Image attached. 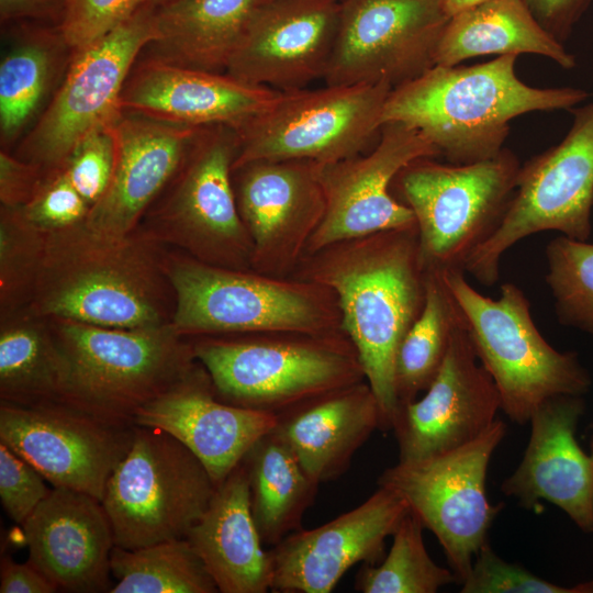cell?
Masks as SVG:
<instances>
[{
    "instance_id": "cell-40",
    "label": "cell",
    "mask_w": 593,
    "mask_h": 593,
    "mask_svg": "<svg viewBox=\"0 0 593 593\" xmlns=\"http://www.w3.org/2000/svg\"><path fill=\"white\" fill-rule=\"evenodd\" d=\"M115 122L83 137L60 168L90 209L103 197L114 174L118 154Z\"/></svg>"
},
{
    "instance_id": "cell-38",
    "label": "cell",
    "mask_w": 593,
    "mask_h": 593,
    "mask_svg": "<svg viewBox=\"0 0 593 593\" xmlns=\"http://www.w3.org/2000/svg\"><path fill=\"white\" fill-rule=\"evenodd\" d=\"M46 234L18 208L0 209V313L25 309L44 254Z\"/></svg>"
},
{
    "instance_id": "cell-44",
    "label": "cell",
    "mask_w": 593,
    "mask_h": 593,
    "mask_svg": "<svg viewBox=\"0 0 593 593\" xmlns=\"http://www.w3.org/2000/svg\"><path fill=\"white\" fill-rule=\"evenodd\" d=\"M48 172L22 160L9 150L0 152L1 206L18 208L26 204L36 193Z\"/></svg>"
},
{
    "instance_id": "cell-19",
    "label": "cell",
    "mask_w": 593,
    "mask_h": 593,
    "mask_svg": "<svg viewBox=\"0 0 593 593\" xmlns=\"http://www.w3.org/2000/svg\"><path fill=\"white\" fill-rule=\"evenodd\" d=\"M419 399L401 404L392 423L399 461L428 458L483 434L501 410L499 391L479 361L463 315L452 328L445 359Z\"/></svg>"
},
{
    "instance_id": "cell-22",
    "label": "cell",
    "mask_w": 593,
    "mask_h": 593,
    "mask_svg": "<svg viewBox=\"0 0 593 593\" xmlns=\"http://www.w3.org/2000/svg\"><path fill=\"white\" fill-rule=\"evenodd\" d=\"M278 416L221 401L198 361L180 381L135 414L134 425L163 429L189 448L219 485Z\"/></svg>"
},
{
    "instance_id": "cell-36",
    "label": "cell",
    "mask_w": 593,
    "mask_h": 593,
    "mask_svg": "<svg viewBox=\"0 0 593 593\" xmlns=\"http://www.w3.org/2000/svg\"><path fill=\"white\" fill-rule=\"evenodd\" d=\"M424 526L411 511L395 532L387 557L378 566L363 563L355 589L362 593H435L457 581L452 571L438 566L428 555Z\"/></svg>"
},
{
    "instance_id": "cell-29",
    "label": "cell",
    "mask_w": 593,
    "mask_h": 593,
    "mask_svg": "<svg viewBox=\"0 0 593 593\" xmlns=\"http://www.w3.org/2000/svg\"><path fill=\"white\" fill-rule=\"evenodd\" d=\"M262 0H174L155 7V36L145 57L211 72H226Z\"/></svg>"
},
{
    "instance_id": "cell-28",
    "label": "cell",
    "mask_w": 593,
    "mask_h": 593,
    "mask_svg": "<svg viewBox=\"0 0 593 593\" xmlns=\"http://www.w3.org/2000/svg\"><path fill=\"white\" fill-rule=\"evenodd\" d=\"M376 429H381V412L365 381L279 415L276 426L318 484L340 477Z\"/></svg>"
},
{
    "instance_id": "cell-43",
    "label": "cell",
    "mask_w": 593,
    "mask_h": 593,
    "mask_svg": "<svg viewBox=\"0 0 593 593\" xmlns=\"http://www.w3.org/2000/svg\"><path fill=\"white\" fill-rule=\"evenodd\" d=\"M44 480L33 466L0 443V497L13 522L22 526L48 495Z\"/></svg>"
},
{
    "instance_id": "cell-1",
    "label": "cell",
    "mask_w": 593,
    "mask_h": 593,
    "mask_svg": "<svg viewBox=\"0 0 593 593\" xmlns=\"http://www.w3.org/2000/svg\"><path fill=\"white\" fill-rule=\"evenodd\" d=\"M294 277L333 290L342 328L353 343L381 412V430L399 409L395 363L401 342L425 302L426 272L417 228L392 230L334 243L305 255Z\"/></svg>"
},
{
    "instance_id": "cell-3",
    "label": "cell",
    "mask_w": 593,
    "mask_h": 593,
    "mask_svg": "<svg viewBox=\"0 0 593 593\" xmlns=\"http://www.w3.org/2000/svg\"><path fill=\"white\" fill-rule=\"evenodd\" d=\"M517 55L473 66L435 65L391 90L382 124L403 123L421 132L455 165L495 157L510 121L533 111L570 110L589 97L577 88H534L515 74Z\"/></svg>"
},
{
    "instance_id": "cell-25",
    "label": "cell",
    "mask_w": 593,
    "mask_h": 593,
    "mask_svg": "<svg viewBox=\"0 0 593 593\" xmlns=\"http://www.w3.org/2000/svg\"><path fill=\"white\" fill-rule=\"evenodd\" d=\"M280 93L243 82L226 72L144 57L135 63L128 75L120 109L167 123L237 128L266 110Z\"/></svg>"
},
{
    "instance_id": "cell-24",
    "label": "cell",
    "mask_w": 593,
    "mask_h": 593,
    "mask_svg": "<svg viewBox=\"0 0 593 593\" xmlns=\"http://www.w3.org/2000/svg\"><path fill=\"white\" fill-rule=\"evenodd\" d=\"M584 411L580 395H560L530 416V436L523 459L506 478L502 492L525 508L539 500L555 504L585 533L593 532V455L575 439Z\"/></svg>"
},
{
    "instance_id": "cell-6",
    "label": "cell",
    "mask_w": 593,
    "mask_h": 593,
    "mask_svg": "<svg viewBox=\"0 0 593 593\" xmlns=\"http://www.w3.org/2000/svg\"><path fill=\"white\" fill-rule=\"evenodd\" d=\"M192 344L221 401L277 416L365 381L344 332L201 336Z\"/></svg>"
},
{
    "instance_id": "cell-42",
    "label": "cell",
    "mask_w": 593,
    "mask_h": 593,
    "mask_svg": "<svg viewBox=\"0 0 593 593\" xmlns=\"http://www.w3.org/2000/svg\"><path fill=\"white\" fill-rule=\"evenodd\" d=\"M23 216L44 232H55L86 221L90 206L63 169L49 171L34 197L18 206Z\"/></svg>"
},
{
    "instance_id": "cell-30",
    "label": "cell",
    "mask_w": 593,
    "mask_h": 593,
    "mask_svg": "<svg viewBox=\"0 0 593 593\" xmlns=\"http://www.w3.org/2000/svg\"><path fill=\"white\" fill-rule=\"evenodd\" d=\"M521 53L546 56L566 69L575 66L574 56L544 29L523 0H486L450 16L435 65L456 66L481 55Z\"/></svg>"
},
{
    "instance_id": "cell-23",
    "label": "cell",
    "mask_w": 593,
    "mask_h": 593,
    "mask_svg": "<svg viewBox=\"0 0 593 593\" xmlns=\"http://www.w3.org/2000/svg\"><path fill=\"white\" fill-rule=\"evenodd\" d=\"M29 561L58 590L105 592L110 588L114 535L102 502L53 486L22 525Z\"/></svg>"
},
{
    "instance_id": "cell-47",
    "label": "cell",
    "mask_w": 593,
    "mask_h": 593,
    "mask_svg": "<svg viewBox=\"0 0 593 593\" xmlns=\"http://www.w3.org/2000/svg\"><path fill=\"white\" fill-rule=\"evenodd\" d=\"M64 0H0V20L49 21L57 25L63 16Z\"/></svg>"
},
{
    "instance_id": "cell-26",
    "label": "cell",
    "mask_w": 593,
    "mask_h": 593,
    "mask_svg": "<svg viewBox=\"0 0 593 593\" xmlns=\"http://www.w3.org/2000/svg\"><path fill=\"white\" fill-rule=\"evenodd\" d=\"M200 128L122 112L115 122L114 174L86 225L109 237L133 233L177 174Z\"/></svg>"
},
{
    "instance_id": "cell-39",
    "label": "cell",
    "mask_w": 593,
    "mask_h": 593,
    "mask_svg": "<svg viewBox=\"0 0 593 593\" xmlns=\"http://www.w3.org/2000/svg\"><path fill=\"white\" fill-rule=\"evenodd\" d=\"M462 593H593V580L562 586L499 557L484 542L462 582Z\"/></svg>"
},
{
    "instance_id": "cell-9",
    "label": "cell",
    "mask_w": 593,
    "mask_h": 593,
    "mask_svg": "<svg viewBox=\"0 0 593 593\" xmlns=\"http://www.w3.org/2000/svg\"><path fill=\"white\" fill-rule=\"evenodd\" d=\"M238 148L233 126L201 127L177 174L136 230L204 264L251 269L253 243L233 184Z\"/></svg>"
},
{
    "instance_id": "cell-15",
    "label": "cell",
    "mask_w": 593,
    "mask_h": 593,
    "mask_svg": "<svg viewBox=\"0 0 593 593\" xmlns=\"http://www.w3.org/2000/svg\"><path fill=\"white\" fill-rule=\"evenodd\" d=\"M450 16L443 0H342L327 86L395 88L435 66Z\"/></svg>"
},
{
    "instance_id": "cell-34",
    "label": "cell",
    "mask_w": 593,
    "mask_h": 593,
    "mask_svg": "<svg viewBox=\"0 0 593 593\" xmlns=\"http://www.w3.org/2000/svg\"><path fill=\"white\" fill-rule=\"evenodd\" d=\"M461 311L440 272L426 273L425 302L398 350L395 387L401 404L412 402L436 377Z\"/></svg>"
},
{
    "instance_id": "cell-45",
    "label": "cell",
    "mask_w": 593,
    "mask_h": 593,
    "mask_svg": "<svg viewBox=\"0 0 593 593\" xmlns=\"http://www.w3.org/2000/svg\"><path fill=\"white\" fill-rule=\"evenodd\" d=\"M536 20L560 43L592 0H523Z\"/></svg>"
},
{
    "instance_id": "cell-13",
    "label": "cell",
    "mask_w": 593,
    "mask_h": 593,
    "mask_svg": "<svg viewBox=\"0 0 593 593\" xmlns=\"http://www.w3.org/2000/svg\"><path fill=\"white\" fill-rule=\"evenodd\" d=\"M155 36V7L142 3L107 35L74 53L46 109L21 139L15 156L49 172L74 147L121 115L120 98L137 58Z\"/></svg>"
},
{
    "instance_id": "cell-12",
    "label": "cell",
    "mask_w": 593,
    "mask_h": 593,
    "mask_svg": "<svg viewBox=\"0 0 593 593\" xmlns=\"http://www.w3.org/2000/svg\"><path fill=\"white\" fill-rule=\"evenodd\" d=\"M570 110L574 120L566 137L521 166L514 195L501 224L467 260L463 272L481 284H494L502 255L532 234L557 231L578 240L590 237L593 103Z\"/></svg>"
},
{
    "instance_id": "cell-4",
    "label": "cell",
    "mask_w": 593,
    "mask_h": 593,
    "mask_svg": "<svg viewBox=\"0 0 593 593\" xmlns=\"http://www.w3.org/2000/svg\"><path fill=\"white\" fill-rule=\"evenodd\" d=\"M48 321L57 355L56 401L109 425L134 426L138 409L198 363L192 340L172 323L115 328Z\"/></svg>"
},
{
    "instance_id": "cell-17",
    "label": "cell",
    "mask_w": 593,
    "mask_h": 593,
    "mask_svg": "<svg viewBox=\"0 0 593 593\" xmlns=\"http://www.w3.org/2000/svg\"><path fill=\"white\" fill-rule=\"evenodd\" d=\"M134 426L109 425L57 401L32 406L0 402V443L53 486L100 501L130 450Z\"/></svg>"
},
{
    "instance_id": "cell-37",
    "label": "cell",
    "mask_w": 593,
    "mask_h": 593,
    "mask_svg": "<svg viewBox=\"0 0 593 593\" xmlns=\"http://www.w3.org/2000/svg\"><path fill=\"white\" fill-rule=\"evenodd\" d=\"M546 258L559 321L593 334V244L561 235L549 242Z\"/></svg>"
},
{
    "instance_id": "cell-33",
    "label": "cell",
    "mask_w": 593,
    "mask_h": 593,
    "mask_svg": "<svg viewBox=\"0 0 593 593\" xmlns=\"http://www.w3.org/2000/svg\"><path fill=\"white\" fill-rule=\"evenodd\" d=\"M57 373L48 318L25 309L1 315L0 402L23 406L54 402Z\"/></svg>"
},
{
    "instance_id": "cell-11",
    "label": "cell",
    "mask_w": 593,
    "mask_h": 593,
    "mask_svg": "<svg viewBox=\"0 0 593 593\" xmlns=\"http://www.w3.org/2000/svg\"><path fill=\"white\" fill-rule=\"evenodd\" d=\"M393 88L385 82L281 92L266 110L235 128L233 168L254 160L335 163L374 144Z\"/></svg>"
},
{
    "instance_id": "cell-31",
    "label": "cell",
    "mask_w": 593,
    "mask_h": 593,
    "mask_svg": "<svg viewBox=\"0 0 593 593\" xmlns=\"http://www.w3.org/2000/svg\"><path fill=\"white\" fill-rule=\"evenodd\" d=\"M249 481L250 510L262 544L275 546L302 528L318 483L276 428L260 437L242 460Z\"/></svg>"
},
{
    "instance_id": "cell-10",
    "label": "cell",
    "mask_w": 593,
    "mask_h": 593,
    "mask_svg": "<svg viewBox=\"0 0 593 593\" xmlns=\"http://www.w3.org/2000/svg\"><path fill=\"white\" fill-rule=\"evenodd\" d=\"M216 488L182 443L163 429L134 425L130 450L101 500L115 546L132 550L186 538Z\"/></svg>"
},
{
    "instance_id": "cell-21",
    "label": "cell",
    "mask_w": 593,
    "mask_h": 593,
    "mask_svg": "<svg viewBox=\"0 0 593 593\" xmlns=\"http://www.w3.org/2000/svg\"><path fill=\"white\" fill-rule=\"evenodd\" d=\"M342 0H266L255 10L226 74L280 92L324 78Z\"/></svg>"
},
{
    "instance_id": "cell-5",
    "label": "cell",
    "mask_w": 593,
    "mask_h": 593,
    "mask_svg": "<svg viewBox=\"0 0 593 593\" xmlns=\"http://www.w3.org/2000/svg\"><path fill=\"white\" fill-rule=\"evenodd\" d=\"M176 298L172 325L183 336L344 332L335 293L301 279L232 269L168 250Z\"/></svg>"
},
{
    "instance_id": "cell-41",
    "label": "cell",
    "mask_w": 593,
    "mask_h": 593,
    "mask_svg": "<svg viewBox=\"0 0 593 593\" xmlns=\"http://www.w3.org/2000/svg\"><path fill=\"white\" fill-rule=\"evenodd\" d=\"M144 0H64L58 29L74 52L97 42L126 19Z\"/></svg>"
},
{
    "instance_id": "cell-32",
    "label": "cell",
    "mask_w": 593,
    "mask_h": 593,
    "mask_svg": "<svg viewBox=\"0 0 593 593\" xmlns=\"http://www.w3.org/2000/svg\"><path fill=\"white\" fill-rule=\"evenodd\" d=\"M72 55L58 25L21 29L0 63L1 149L21 137Z\"/></svg>"
},
{
    "instance_id": "cell-50",
    "label": "cell",
    "mask_w": 593,
    "mask_h": 593,
    "mask_svg": "<svg viewBox=\"0 0 593 593\" xmlns=\"http://www.w3.org/2000/svg\"><path fill=\"white\" fill-rule=\"evenodd\" d=\"M262 1H266V0H262Z\"/></svg>"
},
{
    "instance_id": "cell-46",
    "label": "cell",
    "mask_w": 593,
    "mask_h": 593,
    "mask_svg": "<svg viewBox=\"0 0 593 593\" xmlns=\"http://www.w3.org/2000/svg\"><path fill=\"white\" fill-rule=\"evenodd\" d=\"M57 586L31 561L18 563L2 556L0 563L1 593H54Z\"/></svg>"
},
{
    "instance_id": "cell-18",
    "label": "cell",
    "mask_w": 593,
    "mask_h": 593,
    "mask_svg": "<svg viewBox=\"0 0 593 593\" xmlns=\"http://www.w3.org/2000/svg\"><path fill=\"white\" fill-rule=\"evenodd\" d=\"M320 168L292 159L233 168L237 208L253 243V270L286 277L299 266L325 213Z\"/></svg>"
},
{
    "instance_id": "cell-8",
    "label": "cell",
    "mask_w": 593,
    "mask_h": 593,
    "mask_svg": "<svg viewBox=\"0 0 593 593\" xmlns=\"http://www.w3.org/2000/svg\"><path fill=\"white\" fill-rule=\"evenodd\" d=\"M519 168L517 157L503 148L493 158L466 165L421 157L398 172L391 192L414 213L426 273L463 271L472 253L501 224Z\"/></svg>"
},
{
    "instance_id": "cell-20",
    "label": "cell",
    "mask_w": 593,
    "mask_h": 593,
    "mask_svg": "<svg viewBox=\"0 0 593 593\" xmlns=\"http://www.w3.org/2000/svg\"><path fill=\"white\" fill-rule=\"evenodd\" d=\"M410 512L406 502L384 486L357 507L312 529H299L269 550L270 591L329 593L356 563L379 562L385 539Z\"/></svg>"
},
{
    "instance_id": "cell-7",
    "label": "cell",
    "mask_w": 593,
    "mask_h": 593,
    "mask_svg": "<svg viewBox=\"0 0 593 593\" xmlns=\"http://www.w3.org/2000/svg\"><path fill=\"white\" fill-rule=\"evenodd\" d=\"M466 322L475 355L499 391L501 410L515 423L529 422L549 399L582 395L590 376L573 353H560L536 327L530 304L513 283L500 298L478 292L460 270L440 272Z\"/></svg>"
},
{
    "instance_id": "cell-35",
    "label": "cell",
    "mask_w": 593,
    "mask_h": 593,
    "mask_svg": "<svg viewBox=\"0 0 593 593\" xmlns=\"http://www.w3.org/2000/svg\"><path fill=\"white\" fill-rule=\"evenodd\" d=\"M111 593H215V582L187 538L124 549L114 546Z\"/></svg>"
},
{
    "instance_id": "cell-27",
    "label": "cell",
    "mask_w": 593,
    "mask_h": 593,
    "mask_svg": "<svg viewBox=\"0 0 593 593\" xmlns=\"http://www.w3.org/2000/svg\"><path fill=\"white\" fill-rule=\"evenodd\" d=\"M188 541L222 593L270 591L271 564L250 510L249 481L240 462L221 482Z\"/></svg>"
},
{
    "instance_id": "cell-14",
    "label": "cell",
    "mask_w": 593,
    "mask_h": 593,
    "mask_svg": "<svg viewBox=\"0 0 593 593\" xmlns=\"http://www.w3.org/2000/svg\"><path fill=\"white\" fill-rule=\"evenodd\" d=\"M505 432V424L495 419L473 440L428 458L399 461L378 479L379 486L399 494L436 536L460 583L502 510L489 502L485 478Z\"/></svg>"
},
{
    "instance_id": "cell-48",
    "label": "cell",
    "mask_w": 593,
    "mask_h": 593,
    "mask_svg": "<svg viewBox=\"0 0 593 593\" xmlns=\"http://www.w3.org/2000/svg\"><path fill=\"white\" fill-rule=\"evenodd\" d=\"M483 1L486 0H443L445 11L449 16Z\"/></svg>"
},
{
    "instance_id": "cell-49",
    "label": "cell",
    "mask_w": 593,
    "mask_h": 593,
    "mask_svg": "<svg viewBox=\"0 0 593 593\" xmlns=\"http://www.w3.org/2000/svg\"><path fill=\"white\" fill-rule=\"evenodd\" d=\"M174 0H144V3L150 4L153 7H160Z\"/></svg>"
},
{
    "instance_id": "cell-16",
    "label": "cell",
    "mask_w": 593,
    "mask_h": 593,
    "mask_svg": "<svg viewBox=\"0 0 593 593\" xmlns=\"http://www.w3.org/2000/svg\"><path fill=\"white\" fill-rule=\"evenodd\" d=\"M437 156L438 149L421 132L389 122L368 153L321 165L325 213L305 255L378 232L417 228L414 213L395 199L391 183L414 159Z\"/></svg>"
},
{
    "instance_id": "cell-2",
    "label": "cell",
    "mask_w": 593,
    "mask_h": 593,
    "mask_svg": "<svg viewBox=\"0 0 593 593\" xmlns=\"http://www.w3.org/2000/svg\"><path fill=\"white\" fill-rule=\"evenodd\" d=\"M167 253L138 230L109 237L82 222L47 232L25 310L115 328L169 324L176 298L166 271Z\"/></svg>"
}]
</instances>
